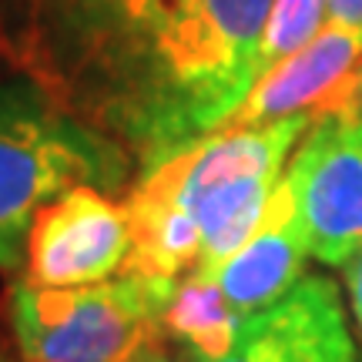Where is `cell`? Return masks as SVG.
Wrapping results in <instances>:
<instances>
[{"label":"cell","instance_id":"1","mask_svg":"<svg viewBox=\"0 0 362 362\" xmlns=\"http://www.w3.org/2000/svg\"><path fill=\"white\" fill-rule=\"evenodd\" d=\"M312 124L315 115L305 111L262 128L211 131L158 165L202 232L194 269L215 272L245 245L282 181L285 161Z\"/></svg>","mask_w":362,"mask_h":362},{"label":"cell","instance_id":"15","mask_svg":"<svg viewBox=\"0 0 362 362\" xmlns=\"http://www.w3.org/2000/svg\"><path fill=\"white\" fill-rule=\"evenodd\" d=\"M325 21L339 27H349L362 34V0H329L325 7Z\"/></svg>","mask_w":362,"mask_h":362},{"label":"cell","instance_id":"12","mask_svg":"<svg viewBox=\"0 0 362 362\" xmlns=\"http://www.w3.org/2000/svg\"><path fill=\"white\" fill-rule=\"evenodd\" d=\"M124 362H194V356L188 349H175V346H171V336L158 325L155 332H148V336L138 342V349L131 352Z\"/></svg>","mask_w":362,"mask_h":362},{"label":"cell","instance_id":"6","mask_svg":"<svg viewBox=\"0 0 362 362\" xmlns=\"http://www.w3.org/2000/svg\"><path fill=\"white\" fill-rule=\"evenodd\" d=\"M128 211L94 185L54 198L27 238V279L40 288H81L121 275L128 255Z\"/></svg>","mask_w":362,"mask_h":362},{"label":"cell","instance_id":"9","mask_svg":"<svg viewBox=\"0 0 362 362\" xmlns=\"http://www.w3.org/2000/svg\"><path fill=\"white\" fill-rule=\"evenodd\" d=\"M309 255V228L302 218L296 188L282 175L259 228L211 275L218 279L221 292L228 296L235 309L242 315H252V312L272 305L275 298H282L305 275L302 269H305Z\"/></svg>","mask_w":362,"mask_h":362},{"label":"cell","instance_id":"13","mask_svg":"<svg viewBox=\"0 0 362 362\" xmlns=\"http://www.w3.org/2000/svg\"><path fill=\"white\" fill-rule=\"evenodd\" d=\"M322 115H346V117H362V61L352 71V78L336 90V98L325 104Z\"/></svg>","mask_w":362,"mask_h":362},{"label":"cell","instance_id":"4","mask_svg":"<svg viewBox=\"0 0 362 362\" xmlns=\"http://www.w3.org/2000/svg\"><path fill=\"white\" fill-rule=\"evenodd\" d=\"M269 11L272 0H165L155 13V54L194 131L208 134L255 84Z\"/></svg>","mask_w":362,"mask_h":362},{"label":"cell","instance_id":"8","mask_svg":"<svg viewBox=\"0 0 362 362\" xmlns=\"http://www.w3.org/2000/svg\"><path fill=\"white\" fill-rule=\"evenodd\" d=\"M362 61V34L349 27L329 24L315 37L288 54L282 64L262 74L252 90L221 117L211 131H238L275 124L292 115H322L325 104L336 98V90L352 78ZM208 131V134H211Z\"/></svg>","mask_w":362,"mask_h":362},{"label":"cell","instance_id":"5","mask_svg":"<svg viewBox=\"0 0 362 362\" xmlns=\"http://www.w3.org/2000/svg\"><path fill=\"white\" fill-rule=\"evenodd\" d=\"M285 178L296 188L312 259L346 269L362 248V117L315 115Z\"/></svg>","mask_w":362,"mask_h":362},{"label":"cell","instance_id":"7","mask_svg":"<svg viewBox=\"0 0 362 362\" xmlns=\"http://www.w3.org/2000/svg\"><path fill=\"white\" fill-rule=\"evenodd\" d=\"M194 362H362L349 332L339 285L302 275L282 298L245 315L235 346L221 359Z\"/></svg>","mask_w":362,"mask_h":362},{"label":"cell","instance_id":"16","mask_svg":"<svg viewBox=\"0 0 362 362\" xmlns=\"http://www.w3.org/2000/svg\"><path fill=\"white\" fill-rule=\"evenodd\" d=\"M117 11H124L128 21H155V13L161 11L165 0H111Z\"/></svg>","mask_w":362,"mask_h":362},{"label":"cell","instance_id":"2","mask_svg":"<svg viewBox=\"0 0 362 362\" xmlns=\"http://www.w3.org/2000/svg\"><path fill=\"white\" fill-rule=\"evenodd\" d=\"M171 288L134 275L81 288L21 282L11 296L21 362H124L161 325Z\"/></svg>","mask_w":362,"mask_h":362},{"label":"cell","instance_id":"10","mask_svg":"<svg viewBox=\"0 0 362 362\" xmlns=\"http://www.w3.org/2000/svg\"><path fill=\"white\" fill-rule=\"evenodd\" d=\"M242 322L245 315L228 302L218 279L202 269L181 275L161 312V329L194 359H221L235 346Z\"/></svg>","mask_w":362,"mask_h":362},{"label":"cell","instance_id":"3","mask_svg":"<svg viewBox=\"0 0 362 362\" xmlns=\"http://www.w3.org/2000/svg\"><path fill=\"white\" fill-rule=\"evenodd\" d=\"M98 148L24 84L0 88V272L27 262V238L44 208L78 185H94Z\"/></svg>","mask_w":362,"mask_h":362},{"label":"cell","instance_id":"14","mask_svg":"<svg viewBox=\"0 0 362 362\" xmlns=\"http://www.w3.org/2000/svg\"><path fill=\"white\" fill-rule=\"evenodd\" d=\"M346 296H349V315L356 325V336L362 339V248L346 265Z\"/></svg>","mask_w":362,"mask_h":362},{"label":"cell","instance_id":"11","mask_svg":"<svg viewBox=\"0 0 362 362\" xmlns=\"http://www.w3.org/2000/svg\"><path fill=\"white\" fill-rule=\"evenodd\" d=\"M325 7H329V0H272L269 21L262 30L259 51H255V67H252L255 81L269 74L275 64H282L288 54L305 47L322 30Z\"/></svg>","mask_w":362,"mask_h":362}]
</instances>
